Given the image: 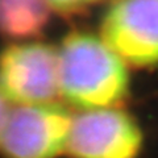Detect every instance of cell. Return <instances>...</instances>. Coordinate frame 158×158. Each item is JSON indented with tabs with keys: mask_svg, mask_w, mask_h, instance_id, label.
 <instances>
[{
	"mask_svg": "<svg viewBox=\"0 0 158 158\" xmlns=\"http://www.w3.org/2000/svg\"><path fill=\"white\" fill-rule=\"evenodd\" d=\"M46 0H0V36L29 40L40 36L49 23Z\"/></svg>",
	"mask_w": 158,
	"mask_h": 158,
	"instance_id": "obj_6",
	"label": "cell"
},
{
	"mask_svg": "<svg viewBox=\"0 0 158 158\" xmlns=\"http://www.w3.org/2000/svg\"><path fill=\"white\" fill-rule=\"evenodd\" d=\"M71 121L59 104L20 106L7 116L0 152L4 158H57L66 149Z\"/></svg>",
	"mask_w": 158,
	"mask_h": 158,
	"instance_id": "obj_3",
	"label": "cell"
},
{
	"mask_svg": "<svg viewBox=\"0 0 158 158\" xmlns=\"http://www.w3.org/2000/svg\"><path fill=\"white\" fill-rule=\"evenodd\" d=\"M0 94L19 106L52 103L59 94L58 50L45 42L15 44L3 49Z\"/></svg>",
	"mask_w": 158,
	"mask_h": 158,
	"instance_id": "obj_2",
	"label": "cell"
},
{
	"mask_svg": "<svg viewBox=\"0 0 158 158\" xmlns=\"http://www.w3.org/2000/svg\"><path fill=\"white\" fill-rule=\"evenodd\" d=\"M142 132L120 110L85 111L71 121L66 149L73 158H136Z\"/></svg>",
	"mask_w": 158,
	"mask_h": 158,
	"instance_id": "obj_5",
	"label": "cell"
},
{
	"mask_svg": "<svg viewBox=\"0 0 158 158\" xmlns=\"http://www.w3.org/2000/svg\"><path fill=\"white\" fill-rule=\"evenodd\" d=\"M99 0H46L48 6L62 15H74L88 8Z\"/></svg>",
	"mask_w": 158,
	"mask_h": 158,
	"instance_id": "obj_7",
	"label": "cell"
},
{
	"mask_svg": "<svg viewBox=\"0 0 158 158\" xmlns=\"http://www.w3.org/2000/svg\"><path fill=\"white\" fill-rule=\"evenodd\" d=\"M59 92L85 111L107 110L129 92L124 61L103 40L85 32L70 33L58 50Z\"/></svg>",
	"mask_w": 158,
	"mask_h": 158,
	"instance_id": "obj_1",
	"label": "cell"
},
{
	"mask_svg": "<svg viewBox=\"0 0 158 158\" xmlns=\"http://www.w3.org/2000/svg\"><path fill=\"white\" fill-rule=\"evenodd\" d=\"M7 116H8L7 103H6V99H4V98H3V95L0 94V135H2L3 127H4V124H6Z\"/></svg>",
	"mask_w": 158,
	"mask_h": 158,
	"instance_id": "obj_8",
	"label": "cell"
},
{
	"mask_svg": "<svg viewBox=\"0 0 158 158\" xmlns=\"http://www.w3.org/2000/svg\"><path fill=\"white\" fill-rule=\"evenodd\" d=\"M102 38L133 66L158 65V0H113L103 17Z\"/></svg>",
	"mask_w": 158,
	"mask_h": 158,
	"instance_id": "obj_4",
	"label": "cell"
}]
</instances>
